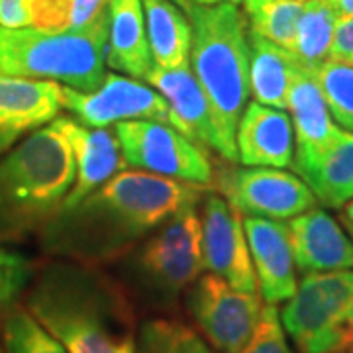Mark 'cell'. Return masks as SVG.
I'll return each instance as SVG.
<instances>
[{
  "label": "cell",
  "instance_id": "1",
  "mask_svg": "<svg viewBox=\"0 0 353 353\" xmlns=\"http://www.w3.org/2000/svg\"><path fill=\"white\" fill-rule=\"evenodd\" d=\"M212 190L145 171L108 179L71 208H59L38 234L39 248L55 259L114 265L167 220L196 208Z\"/></svg>",
  "mask_w": 353,
  "mask_h": 353
},
{
  "label": "cell",
  "instance_id": "2",
  "mask_svg": "<svg viewBox=\"0 0 353 353\" xmlns=\"http://www.w3.org/2000/svg\"><path fill=\"white\" fill-rule=\"evenodd\" d=\"M24 306L67 353H136V304L99 265L50 257L36 267Z\"/></svg>",
  "mask_w": 353,
  "mask_h": 353
},
{
  "label": "cell",
  "instance_id": "3",
  "mask_svg": "<svg viewBox=\"0 0 353 353\" xmlns=\"http://www.w3.org/2000/svg\"><path fill=\"white\" fill-rule=\"evenodd\" d=\"M75 181V157L55 120L0 155V243L38 236Z\"/></svg>",
  "mask_w": 353,
  "mask_h": 353
},
{
  "label": "cell",
  "instance_id": "4",
  "mask_svg": "<svg viewBox=\"0 0 353 353\" xmlns=\"http://www.w3.org/2000/svg\"><path fill=\"white\" fill-rule=\"evenodd\" d=\"M190 24L192 73L206 92L222 136L236 145V130L250 99L248 18L234 2L173 0Z\"/></svg>",
  "mask_w": 353,
  "mask_h": 353
},
{
  "label": "cell",
  "instance_id": "5",
  "mask_svg": "<svg viewBox=\"0 0 353 353\" xmlns=\"http://www.w3.org/2000/svg\"><path fill=\"white\" fill-rule=\"evenodd\" d=\"M114 267L134 304L161 316L175 312L204 271L199 210L187 208L173 216Z\"/></svg>",
  "mask_w": 353,
  "mask_h": 353
},
{
  "label": "cell",
  "instance_id": "6",
  "mask_svg": "<svg viewBox=\"0 0 353 353\" xmlns=\"http://www.w3.org/2000/svg\"><path fill=\"white\" fill-rule=\"evenodd\" d=\"M108 43V6L87 28L48 34L36 28L0 26V73L63 83L92 92L104 81Z\"/></svg>",
  "mask_w": 353,
  "mask_h": 353
},
{
  "label": "cell",
  "instance_id": "7",
  "mask_svg": "<svg viewBox=\"0 0 353 353\" xmlns=\"http://www.w3.org/2000/svg\"><path fill=\"white\" fill-rule=\"evenodd\" d=\"M279 318L299 353H341L353 330V269L306 273Z\"/></svg>",
  "mask_w": 353,
  "mask_h": 353
},
{
  "label": "cell",
  "instance_id": "8",
  "mask_svg": "<svg viewBox=\"0 0 353 353\" xmlns=\"http://www.w3.org/2000/svg\"><path fill=\"white\" fill-rule=\"evenodd\" d=\"M210 189L226 196L240 214L255 218L290 220L318 206L301 176L275 167H238L222 159L212 167Z\"/></svg>",
  "mask_w": 353,
  "mask_h": 353
},
{
  "label": "cell",
  "instance_id": "9",
  "mask_svg": "<svg viewBox=\"0 0 353 353\" xmlns=\"http://www.w3.org/2000/svg\"><path fill=\"white\" fill-rule=\"evenodd\" d=\"M124 165L173 181L210 187L212 167L206 150L185 138L171 124L126 120L114 128Z\"/></svg>",
  "mask_w": 353,
  "mask_h": 353
},
{
  "label": "cell",
  "instance_id": "10",
  "mask_svg": "<svg viewBox=\"0 0 353 353\" xmlns=\"http://www.w3.org/2000/svg\"><path fill=\"white\" fill-rule=\"evenodd\" d=\"M187 314L218 353H236L252 338L263 304L257 292L234 289L214 273L196 279L183 296Z\"/></svg>",
  "mask_w": 353,
  "mask_h": 353
},
{
  "label": "cell",
  "instance_id": "11",
  "mask_svg": "<svg viewBox=\"0 0 353 353\" xmlns=\"http://www.w3.org/2000/svg\"><path fill=\"white\" fill-rule=\"evenodd\" d=\"M143 81L155 87L165 99L169 106V122L176 132L201 145L202 150H212L224 161L238 163L236 145L222 136L210 101L190 71V65H183L179 69H161L152 63Z\"/></svg>",
  "mask_w": 353,
  "mask_h": 353
},
{
  "label": "cell",
  "instance_id": "12",
  "mask_svg": "<svg viewBox=\"0 0 353 353\" xmlns=\"http://www.w3.org/2000/svg\"><path fill=\"white\" fill-rule=\"evenodd\" d=\"M63 108L87 128H108L126 120L169 122V106L155 90L132 77L108 73L92 92L63 87Z\"/></svg>",
  "mask_w": 353,
  "mask_h": 353
},
{
  "label": "cell",
  "instance_id": "13",
  "mask_svg": "<svg viewBox=\"0 0 353 353\" xmlns=\"http://www.w3.org/2000/svg\"><path fill=\"white\" fill-rule=\"evenodd\" d=\"M201 204L204 269L224 279L234 289L257 292L241 214L214 190H208Z\"/></svg>",
  "mask_w": 353,
  "mask_h": 353
},
{
  "label": "cell",
  "instance_id": "14",
  "mask_svg": "<svg viewBox=\"0 0 353 353\" xmlns=\"http://www.w3.org/2000/svg\"><path fill=\"white\" fill-rule=\"evenodd\" d=\"M61 108L63 87L59 83L0 73V155L53 122Z\"/></svg>",
  "mask_w": 353,
  "mask_h": 353
},
{
  "label": "cell",
  "instance_id": "15",
  "mask_svg": "<svg viewBox=\"0 0 353 353\" xmlns=\"http://www.w3.org/2000/svg\"><path fill=\"white\" fill-rule=\"evenodd\" d=\"M243 230L261 299L273 306L287 303L299 285L287 222L248 216Z\"/></svg>",
  "mask_w": 353,
  "mask_h": 353
},
{
  "label": "cell",
  "instance_id": "16",
  "mask_svg": "<svg viewBox=\"0 0 353 353\" xmlns=\"http://www.w3.org/2000/svg\"><path fill=\"white\" fill-rule=\"evenodd\" d=\"M55 124L63 132L75 157V181L61 204V208H71L108 179L118 175L124 167V159L114 130L87 128L67 116H57Z\"/></svg>",
  "mask_w": 353,
  "mask_h": 353
},
{
  "label": "cell",
  "instance_id": "17",
  "mask_svg": "<svg viewBox=\"0 0 353 353\" xmlns=\"http://www.w3.org/2000/svg\"><path fill=\"white\" fill-rule=\"evenodd\" d=\"M294 265L301 273L353 269V240L322 208H312L287 222Z\"/></svg>",
  "mask_w": 353,
  "mask_h": 353
},
{
  "label": "cell",
  "instance_id": "18",
  "mask_svg": "<svg viewBox=\"0 0 353 353\" xmlns=\"http://www.w3.org/2000/svg\"><path fill=\"white\" fill-rule=\"evenodd\" d=\"M236 152L238 161L248 167H289L294 159L289 114L255 101L248 104L236 130Z\"/></svg>",
  "mask_w": 353,
  "mask_h": 353
},
{
  "label": "cell",
  "instance_id": "19",
  "mask_svg": "<svg viewBox=\"0 0 353 353\" xmlns=\"http://www.w3.org/2000/svg\"><path fill=\"white\" fill-rule=\"evenodd\" d=\"M287 110L294 130V165L308 163L328 150L341 128L330 114L326 97L312 73L299 71L290 87Z\"/></svg>",
  "mask_w": 353,
  "mask_h": 353
},
{
  "label": "cell",
  "instance_id": "20",
  "mask_svg": "<svg viewBox=\"0 0 353 353\" xmlns=\"http://www.w3.org/2000/svg\"><path fill=\"white\" fill-rule=\"evenodd\" d=\"M106 63L143 81L152 67L141 0H108Z\"/></svg>",
  "mask_w": 353,
  "mask_h": 353
},
{
  "label": "cell",
  "instance_id": "21",
  "mask_svg": "<svg viewBox=\"0 0 353 353\" xmlns=\"http://www.w3.org/2000/svg\"><path fill=\"white\" fill-rule=\"evenodd\" d=\"M294 173L314 192L326 208H343L353 201V134L341 130L326 152L303 165H292Z\"/></svg>",
  "mask_w": 353,
  "mask_h": 353
},
{
  "label": "cell",
  "instance_id": "22",
  "mask_svg": "<svg viewBox=\"0 0 353 353\" xmlns=\"http://www.w3.org/2000/svg\"><path fill=\"white\" fill-rule=\"evenodd\" d=\"M250 41V92L253 101L277 110H287L294 77L301 71L292 53L277 43L248 34Z\"/></svg>",
  "mask_w": 353,
  "mask_h": 353
},
{
  "label": "cell",
  "instance_id": "23",
  "mask_svg": "<svg viewBox=\"0 0 353 353\" xmlns=\"http://www.w3.org/2000/svg\"><path fill=\"white\" fill-rule=\"evenodd\" d=\"M152 63L161 69L189 65L190 24L173 0H141Z\"/></svg>",
  "mask_w": 353,
  "mask_h": 353
},
{
  "label": "cell",
  "instance_id": "24",
  "mask_svg": "<svg viewBox=\"0 0 353 353\" xmlns=\"http://www.w3.org/2000/svg\"><path fill=\"white\" fill-rule=\"evenodd\" d=\"M336 22L338 14L330 0L304 2L289 50L303 71L316 75V71L328 61Z\"/></svg>",
  "mask_w": 353,
  "mask_h": 353
},
{
  "label": "cell",
  "instance_id": "25",
  "mask_svg": "<svg viewBox=\"0 0 353 353\" xmlns=\"http://www.w3.org/2000/svg\"><path fill=\"white\" fill-rule=\"evenodd\" d=\"M136 353H214V350L183 320L152 316L138 326Z\"/></svg>",
  "mask_w": 353,
  "mask_h": 353
},
{
  "label": "cell",
  "instance_id": "26",
  "mask_svg": "<svg viewBox=\"0 0 353 353\" xmlns=\"http://www.w3.org/2000/svg\"><path fill=\"white\" fill-rule=\"evenodd\" d=\"M306 2V0H304ZM303 0H243V12L250 32L290 50Z\"/></svg>",
  "mask_w": 353,
  "mask_h": 353
},
{
  "label": "cell",
  "instance_id": "27",
  "mask_svg": "<svg viewBox=\"0 0 353 353\" xmlns=\"http://www.w3.org/2000/svg\"><path fill=\"white\" fill-rule=\"evenodd\" d=\"M0 334L4 353H67L63 345L20 304H12L0 312Z\"/></svg>",
  "mask_w": 353,
  "mask_h": 353
},
{
  "label": "cell",
  "instance_id": "28",
  "mask_svg": "<svg viewBox=\"0 0 353 353\" xmlns=\"http://www.w3.org/2000/svg\"><path fill=\"white\" fill-rule=\"evenodd\" d=\"M316 79L326 97L334 122L353 134V67L328 59L316 71Z\"/></svg>",
  "mask_w": 353,
  "mask_h": 353
},
{
  "label": "cell",
  "instance_id": "29",
  "mask_svg": "<svg viewBox=\"0 0 353 353\" xmlns=\"http://www.w3.org/2000/svg\"><path fill=\"white\" fill-rule=\"evenodd\" d=\"M36 265L26 255L0 248V312L18 304L34 277Z\"/></svg>",
  "mask_w": 353,
  "mask_h": 353
},
{
  "label": "cell",
  "instance_id": "30",
  "mask_svg": "<svg viewBox=\"0 0 353 353\" xmlns=\"http://www.w3.org/2000/svg\"><path fill=\"white\" fill-rule=\"evenodd\" d=\"M236 353H294L290 350L285 328L281 324L277 306L265 304L252 338Z\"/></svg>",
  "mask_w": 353,
  "mask_h": 353
},
{
  "label": "cell",
  "instance_id": "31",
  "mask_svg": "<svg viewBox=\"0 0 353 353\" xmlns=\"http://www.w3.org/2000/svg\"><path fill=\"white\" fill-rule=\"evenodd\" d=\"M73 10L75 0H30L32 26L48 34L71 32Z\"/></svg>",
  "mask_w": 353,
  "mask_h": 353
},
{
  "label": "cell",
  "instance_id": "32",
  "mask_svg": "<svg viewBox=\"0 0 353 353\" xmlns=\"http://www.w3.org/2000/svg\"><path fill=\"white\" fill-rule=\"evenodd\" d=\"M330 61L353 67V16L338 18L330 48Z\"/></svg>",
  "mask_w": 353,
  "mask_h": 353
},
{
  "label": "cell",
  "instance_id": "33",
  "mask_svg": "<svg viewBox=\"0 0 353 353\" xmlns=\"http://www.w3.org/2000/svg\"><path fill=\"white\" fill-rule=\"evenodd\" d=\"M0 26L8 30L32 26L30 0H0Z\"/></svg>",
  "mask_w": 353,
  "mask_h": 353
},
{
  "label": "cell",
  "instance_id": "34",
  "mask_svg": "<svg viewBox=\"0 0 353 353\" xmlns=\"http://www.w3.org/2000/svg\"><path fill=\"white\" fill-rule=\"evenodd\" d=\"M334 10L338 14V18L343 16H353V0H330Z\"/></svg>",
  "mask_w": 353,
  "mask_h": 353
},
{
  "label": "cell",
  "instance_id": "35",
  "mask_svg": "<svg viewBox=\"0 0 353 353\" xmlns=\"http://www.w3.org/2000/svg\"><path fill=\"white\" fill-rule=\"evenodd\" d=\"M343 220L353 224V201H350L343 206Z\"/></svg>",
  "mask_w": 353,
  "mask_h": 353
},
{
  "label": "cell",
  "instance_id": "36",
  "mask_svg": "<svg viewBox=\"0 0 353 353\" xmlns=\"http://www.w3.org/2000/svg\"><path fill=\"white\" fill-rule=\"evenodd\" d=\"M192 2H201V4H218V2H234V4H240L243 0H192Z\"/></svg>",
  "mask_w": 353,
  "mask_h": 353
},
{
  "label": "cell",
  "instance_id": "37",
  "mask_svg": "<svg viewBox=\"0 0 353 353\" xmlns=\"http://www.w3.org/2000/svg\"><path fill=\"white\" fill-rule=\"evenodd\" d=\"M341 226L345 228V232L350 234V238H352V240H353V224H350V222H345V220L341 218Z\"/></svg>",
  "mask_w": 353,
  "mask_h": 353
},
{
  "label": "cell",
  "instance_id": "38",
  "mask_svg": "<svg viewBox=\"0 0 353 353\" xmlns=\"http://www.w3.org/2000/svg\"><path fill=\"white\" fill-rule=\"evenodd\" d=\"M350 347H353V330H352V336H350V341H347V347H345V350H350ZM345 350H343V352H345Z\"/></svg>",
  "mask_w": 353,
  "mask_h": 353
},
{
  "label": "cell",
  "instance_id": "39",
  "mask_svg": "<svg viewBox=\"0 0 353 353\" xmlns=\"http://www.w3.org/2000/svg\"><path fill=\"white\" fill-rule=\"evenodd\" d=\"M0 353H4V345H2V334H0Z\"/></svg>",
  "mask_w": 353,
  "mask_h": 353
},
{
  "label": "cell",
  "instance_id": "40",
  "mask_svg": "<svg viewBox=\"0 0 353 353\" xmlns=\"http://www.w3.org/2000/svg\"><path fill=\"white\" fill-rule=\"evenodd\" d=\"M343 353H353V347H350V350H345V352Z\"/></svg>",
  "mask_w": 353,
  "mask_h": 353
},
{
  "label": "cell",
  "instance_id": "41",
  "mask_svg": "<svg viewBox=\"0 0 353 353\" xmlns=\"http://www.w3.org/2000/svg\"><path fill=\"white\" fill-rule=\"evenodd\" d=\"M303 2H304V0H303Z\"/></svg>",
  "mask_w": 353,
  "mask_h": 353
}]
</instances>
